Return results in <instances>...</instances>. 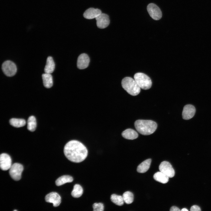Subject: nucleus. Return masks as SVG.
Here are the masks:
<instances>
[{
  "label": "nucleus",
  "instance_id": "423d86ee",
  "mask_svg": "<svg viewBox=\"0 0 211 211\" xmlns=\"http://www.w3.org/2000/svg\"><path fill=\"white\" fill-rule=\"evenodd\" d=\"M2 69L4 73L8 76H13L17 72L16 65L10 60L6 61L3 63Z\"/></svg>",
  "mask_w": 211,
  "mask_h": 211
},
{
  "label": "nucleus",
  "instance_id": "9d476101",
  "mask_svg": "<svg viewBox=\"0 0 211 211\" xmlns=\"http://www.w3.org/2000/svg\"><path fill=\"white\" fill-rule=\"evenodd\" d=\"M45 199L46 202L52 203L55 207L59 206L61 203V197L56 192L50 193L45 196Z\"/></svg>",
  "mask_w": 211,
  "mask_h": 211
},
{
  "label": "nucleus",
  "instance_id": "f257e3e1",
  "mask_svg": "<svg viewBox=\"0 0 211 211\" xmlns=\"http://www.w3.org/2000/svg\"><path fill=\"white\" fill-rule=\"evenodd\" d=\"M64 152L67 158L75 163L83 161L87 157L88 151L86 147L81 142L72 140L65 145Z\"/></svg>",
  "mask_w": 211,
  "mask_h": 211
},
{
  "label": "nucleus",
  "instance_id": "9b49d317",
  "mask_svg": "<svg viewBox=\"0 0 211 211\" xmlns=\"http://www.w3.org/2000/svg\"><path fill=\"white\" fill-rule=\"evenodd\" d=\"M95 18L96 21L97 25L99 28H105L109 24V18L106 14L101 13Z\"/></svg>",
  "mask_w": 211,
  "mask_h": 211
},
{
  "label": "nucleus",
  "instance_id": "4468645a",
  "mask_svg": "<svg viewBox=\"0 0 211 211\" xmlns=\"http://www.w3.org/2000/svg\"><path fill=\"white\" fill-rule=\"evenodd\" d=\"M101 13V11L98 9L90 8L85 11L83 16L86 18L92 19L96 18Z\"/></svg>",
  "mask_w": 211,
  "mask_h": 211
},
{
  "label": "nucleus",
  "instance_id": "20e7f679",
  "mask_svg": "<svg viewBox=\"0 0 211 211\" xmlns=\"http://www.w3.org/2000/svg\"><path fill=\"white\" fill-rule=\"evenodd\" d=\"M134 79L141 89L144 90L149 89L152 85L150 78L145 74L140 72L136 73Z\"/></svg>",
  "mask_w": 211,
  "mask_h": 211
},
{
  "label": "nucleus",
  "instance_id": "a878e982",
  "mask_svg": "<svg viewBox=\"0 0 211 211\" xmlns=\"http://www.w3.org/2000/svg\"><path fill=\"white\" fill-rule=\"evenodd\" d=\"M104 205L101 203H95L93 205V210L94 211H103L104 210Z\"/></svg>",
  "mask_w": 211,
  "mask_h": 211
},
{
  "label": "nucleus",
  "instance_id": "6e6552de",
  "mask_svg": "<svg viewBox=\"0 0 211 211\" xmlns=\"http://www.w3.org/2000/svg\"><path fill=\"white\" fill-rule=\"evenodd\" d=\"M159 169L160 171L169 178H172L175 175V171L173 168L168 161H164L161 162L159 166Z\"/></svg>",
  "mask_w": 211,
  "mask_h": 211
},
{
  "label": "nucleus",
  "instance_id": "ddd939ff",
  "mask_svg": "<svg viewBox=\"0 0 211 211\" xmlns=\"http://www.w3.org/2000/svg\"><path fill=\"white\" fill-rule=\"evenodd\" d=\"M90 59L88 56L85 53L81 54L78 57L77 61V67L81 69L86 68L89 66Z\"/></svg>",
  "mask_w": 211,
  "mask_h": 211
},
{
  "label": "nucleus",
  "instance_id": "a211bd4d",
  "mask_svg": "<svg viewBox=\"0 0 211 211\" xmlns=\"http://www.w3.org/2000/svg\"><path fill=\"white\" fill-rule=\"evenodd\" d=\"M44 86L47 88H51L53 85L52 77L51 74L46 73L42 75Z\"/></svg>",
  "mask_w": 211,
  "mask_h": 211
},
{
  "label": "nucleus",
  "instance_id": "aec40b11",
  "mask_svg": "<svg viewBox=\"0 0 211 211\" xmlns=\"http://www.w3.org/2000/svg\"><path fill=\"white\" fill-rule=\"evenodd\" d=\"M72 177L69 175H64L58 178L55 181L57 186H59L67 183L71 182L73 181Z\"/></svg>",
  "mask_w": 211,
  "mask_h": 211
},
{
  "label": "nucleus",
  "instance_id": "b1692460",
  "mask_svg": "<svg viewBox=\"0 0 211 211\" xmlns=\"http://www.w3.org/2000/svg\"><path fill=\"white\" fill-rule=\"evenodd\" d=\"M110 199L112 202L118 206L122 205L124 202L122 196L115 194L111 195Z\"/></svg>",
  "mask_w": 211,
  "mask_h": 211
},
{
  "label": "nucleus",
  "instance_id": "f8f14e48",
  "mask_svg": "<svg viewBox=\"0 0 211 211\" xmlns=\"http://www.w3.org/2000/svg\"><path fill=\"white\" fill-rule=\"evenodd\" d=\"M195 111V108L191 104L185 105L183 108L182 113L183 119L188 120L191 118L194 115Z\"/></svg>",
  "mask_w": 211,
  "mask_h": 211
},
{
  "label": "nucleus",
  "instance_id": "4be33fe9",
  "mask_svg": "<svg viewBox=\"0 0 211 211\" xmlns=\"http://www.w3.org/2000/svg\"><path fill=\"white\" fill-rule=\"evenodd\" d=\"M10 124L14 127H19L24 126L26 123L25 120L22 119L13 118L9 120Z\"/></svg>",
  "mask_w": 211,
  "mask_h": 211
},
{
  "label": "nucleus",
  "instance_id": "f03ea898",
  "mask_svg": "<svg viewBox=\"0 0 211 211\" xmlns=\"http://www.w3.org/2000/svg\"><path fill=\"white\" fill-rule=\"evenodd\" d=\"M137 130L141 134L147 135L153 133L157 128V124L152 120H139L134 123Z\"/></svg>",
  "mask_w": 211,
  "mask_h": 211
},
{
  "label": "nucleus",
  "instance_id": "c85d7f7f",
  "mask_svg": "<svg viewBox=\"0 0 211 211\" xmlns=\"http://www.w3.org/2000/svg\"><path fill=\"white\" fill-rule=\"evenodd\" d=\"M181 211H188V210L186 208H183L182 209Z\"/></svg>",
  "mask_w": 211,
  "mask_h": 211
},
{
  "label": "nucleus",
  "instance_id": "7ed1b4c3",
  "mask_svg": "<svg viewBox=\"0 0 211 211\" xmlns=\"http://www.w3.org/2000/svg\"><path fill=\"white\" fill-rule=\"evenodd\" d=\"M122 88L130 94L135 96L140 91V88L135 79L130 77H127L122 81Z\"/></svg>",
  "mask_w": 211,
  "mask_h": 211
},
{
  "label": "nucleus",
  "instance_id": "cd10ccee",
  "mask_svg": "<svg viewBox=\"0 0 211 211\" xmlns=\"http://www.w3.org/2000/svg\"><path fill=\"white\" fill-rule=\"evenodd\" d=\"M170 210L171 211H180V210L177 207L173 206L172 207Z\"/></svg>",
  "mask_w": 211,
  "mask_h": 211
},
{
  "label": "nucleus",
  "instance_id": "2eb2a0df",
  "mask_svg": "<svg viewBox=\"0 0 211 211\" xmlns=\"http://www.w3.org/2000/svg\"><path fill=\"white\" fill-rule=\"evenodd\" d=\"M122 135L124 138L130 140L136 139L138 136L137 132L131 129L125 130L122 132Z\"/></svg>",
  "mask_w": 211,
  "mask_h": 211
},
{
  "label": "nucleus",
  "instance_id": "412c9836",
  "mask_svg": "<svg viewBox=\"0 0 211 211\" xmlns=\"http://www.w3.org/2000/svg\"><path fill=\"white\" fill-rule=\"evenodd\" d=\"M83 191L82 187L79 184H76L74 186L71 192V195L74 198H78L82 195Z\"/></svg>",
  "mask_w": 211,
  "mask_h": 211
},
{
  "label": "nucleus",
  "instance_id": "0eeeda50",
  "mask_svg": "<svg viewBox=\"0 0 211 211\" xmlns=\"http://www.w3.org/2000/svg\"><path fill=\"white\" fill-rule=\"evenodd\" d=\"M147 11L150 16L153 19L158 20L162 16V13L159 8L154 3L149 4L147 7Z\"/></svg>",
  "mask_w": 211,
  "mask_h": 211
},
{
  "label": "nucleus",
  "instance_id": "6ab92c4d",
  "mask_svg": "<svg viewBox=\"0 0 211 211\" xmlns=\"http://www.w3.org/2000/svg\"><path fill=\"white\" fill-rule=\"evenodd\" d=\"M153 178L156 181L164 184L168 182L169 178L168 176L160 171L155 173L153 176Z\"/></svg>",
  "mask_w": 211,
  "mask_h": 211
},
{
  "label": "nucleus",
  "instance_id": "1a4fd4ad",
  "mask_svg": "<svg viewBox=\"0 0 211 211\" xmlns=\"http://www.w3.org/2000/svg\"><path fill=\"white\" fill-rule=\"evenodd\" d=\"M11 159L10 156L6 153H2L0 156V167L3 171L10 169L12 166Z\"/></svg>",
  "mask_w": 211,
  "mask_h": 211
},
{
  "label": "nucleus",
  "instance_id": "393cba45",
  "mask_svg": "<svg viewBox=\"0 0 211 211\" xmlns=\"http://www.w3.org/2000/svg\"><path fill=\"white\" fill-rule=\"evenodd\" d=\"M122 197L124 202L127 204H130L133 201L134 195L130 191L125 192L122 195Z\"/></svg>",
  "mask_w": 211,
  "mask_h": 211
},
{
  "label": "nucleus",
  "instance_id": "c756f323",
  "mask_svg": "<svg viewBox=\"0 0 211 211\" xmlns=\"http://www.w3.org/2000/svg\"><path fill=\"white\" fill-rule=\"evenodd\" d=\"M17 211V210H14V211Z\"/></svg>",
  "mask_w": 211,
  "mask_h": 211
},
{
  "label": "nucleus",
  "instance_id": "dca6fc26",
  "mask_svg": "<svg viewBox=\"0 0 211 211\" xmlns=\"http://www.w3.org/2000/svg\"><path fill=\"white\" fill-rule=\"evenodd\" d=\"M55 63L51 57H48L47 59L46 63L44 68L45 73L51 74L54 71Z\"/></svg>",
  "mask_w": 211,
  "mask_h": 211
},
{
  "label": "nucleus",
  "instance_id": "39448f33",
  "mask_svg": "<svg viewBox=\"0 0 211 211\" xmlns=\"http://www.w3.org/2000/svg\"><path fill=\"white\" fill-rule=\"evenodd\" d=\"M23 170V166L22 164L15 163L12 165L9 169V173L13 179L18 181L21 179Z\"/></svg>",
  "mask_w": 211,
  "mask_h": 211
},
{
  "label": "nucleus",
  "instance_id": "f3484780",
  "mask_svg": "<svg viewBox=\"0 0 211 211\" xmlns=\"http://www.w3.org/2000/svg\"><path fill=\"white\" fill-rule=\"evenodd\" d=\"M151 161V159H149L142 162L137 166V171L141 173L146 172L150 167Z\"/></svg>",
  "mask_w": 211,
  "mask_h": 211
},
{
  "label": "nucleus",
  "instance_id": "bb28decb",
  "mask_svg": "<svg viewBox=\"0 0 211 211\" xmlns=\"http://www.w3.org/2000/svg\"><path fill=\"white\" fill-rule=\"evenodd\" d=\"M190 210L191 211H200L201 209L198 206L194 205L191 207Z\"/></svg>",
  "mask_w": 211,
  "mask_h": 211
},
{
  "label": "nucleus",
  "instance_id": "5701e85b",
  "mask_svg": "<svg viewBox=\"0 0 211 211\" xmlns=\"http://www.w3.org/2000/svg\"><path fill=\"white\" fill-rule=\"evenodd\" d=\"M27 128L31 132L34 131L36 127V121L35 117L33 116H30L27 122Z\"/></svg>",
  "mask_w": 211,
  "mask_h": 211
}]
</instances>
